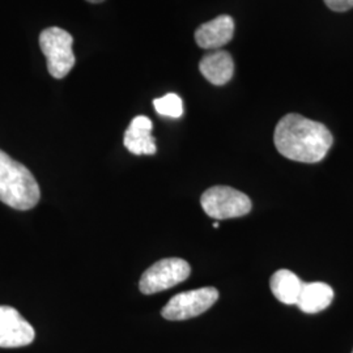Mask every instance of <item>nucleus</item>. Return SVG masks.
<instances>
[{
    "label": "nucleus",
    "mask_w": 353,
    "mask_h": 353,
    "mask_svg": "<svg viewBox=\"0 0 353 353\" xmlns=\"http://www.w3.org/2000/svg\"><path fill=\"white\" fill-rule=\"evenodd\" d=\"M199 70L211 84L225 85L234 74V62L228 51L214 50L203 57Z\"/></svg>",
    "instance_id": "nucleus-10"
},
{
    "label": "nucleus",
    "mask_w": 353,
    "mask_h": 353,
    "mask_svg": "<svg viewBox=\"0 0 353 353\" xmlns=\"http://www.w3.org/2000/svg\"><path fill=\"white\" fill-rule=\"evenodd\" d=\"M334 12H347L353 8V0H323Z\"/></svg>",
    "instance_id": "nucleus-14"
},
{
    "label": "nucleus",
    "mask_w": 353,
    "mask_h": 353,
    "mask_svg": "<svg viewBox=\"0 0 353 353\" xmlns=\"http://www.w3.org/2000/svg\"><path fill=\"white\" fill-rule=\"evenodd\" d=\"M303 287L301 279L290 270H279L270 280V288L272 294L280 303L285 305L297 303Z\"/></svg>",
    "instance_id": "nucleus-12"
},
{
    "label": "nucleus",
    "mask_w": 353,
    "mask_h": 353,
    "mask_svg": "<svg viewBox=\"0 0 353 353\" xmlns=\"http://www.w3.org/2000/svg\"><path fill=\"white\" fill-rule=\"evenodd\" d=\"M274 143L280 154L297 163L316 164L327 154L334 138L323 123L300 114H287L279 121Z\"/></svg>",
    "instance_id": "nucleus-1"
},
{
    "label": "nucleus",
    "mask_w": 353,
    "mask_h": 353,
    "mask_svg": "<svg viewBox=\"0 0 353 353\" xmlns=\"http://www.w3.org/2000/svg\"><path fill=\"white\" fill-rule=\"evenodd\" d=\"M72 45L74 38L62 28H48L39 34V46L52 77L63 79L74 68L76 59Z\"/></svg>",
    "instance_id": "nucleus-3"
},
{
    "label": "nucleus",
    "mask_w": 353,
    "mask_h": 353,
    "mask_svg": "<svg viewBox=\"0 0 353 353\" xmlns=\"http://www.w3.org/2000/svg\"><path fill=\"white\" fill-rule=\"evenodd\" d=\"M204 212L214 220H227L249 214L250 198L239 190L228 186H214L205 190L201 198Z\"/></svg>",
    "instance_id": "nucleus-4"
},
{
    "label": "nucleus",
    "mask_w": 353,
    "mask_h": 353,
    "mask_svg": "<svg viewBox=\"0 0 353 353\" xmlns=\"http://www.w3.org/2000/svg\"><path fill=\"white\" fill-rule=\"evenodd\" d=\"M352 353H353V351H352Z\"/></svg>",
    "instance_id": "nucleus-17"
},
{
    "label": "nucleus",
    "mask_w": 353,
    "mask_h": 353,
    "mask_svg": "<svg viewBox=\"0 0 353 353\" xmlns=\"http://www.w3.org/2000/svg\"><path fill=\"white\" fill-rule=\"evenodd\" d=\"M233 36L234 20L228 14H221L199 26L195 32V41L204 50H220L232 41Z\"/></svg>",
    "instance_id": "nucleus-8"
},
{
    "label": "nucleus",
    "mask_w": 353,
    "mask_h": 353,
    "mask_svg": "<svg viewBox=\"0 0 353 353\" xmlns=\"http://www.w3.org/2000/svg\"><path fill=\"white\" fill-rule=\"evenodd\" d=\"M152 121L148 117H135L125 132L123 143L132 154H154L157 151L156 140L152 137Z\"/></svg>",
    "instance_id": "nucleus-9"
},
{
    "label": "nucleus",
    "mask_w": 353,
    "mask_h": 353,
    "mask_svg": "<svg viewBox=\"0 0 353 353\" xmlns=\"http://www.w3.org/2000/svg\"><path fill=\"white\" fill-rule=\"evenodd\" d=\"M219 300V290L214 287L182 292L169 300L161 310L168 321H186L201 316Z\"/></svg>",
    "instance_id": "nucleus-6"
},
{
    "label": "nucleus",
    "mask_w": 353,
    "mask_h": 353,
    "mask_svg": "<svg viewBox=\"0 0 353 353\" xmlns=\"http://www.w3.org/2000/svg\"><path fill=\"white\" fill-rule=\"evenodd\" d=\"M36 338L33 326L14 307L0 305V348H20Z\"/></svg>",
    "instance_id": "nucleus-7"
},
{
    "label": "nucleus",
    "mask_w": 353,
    "mask_h": 353,
    "mask_svg": "<svg viewBox=\"0 0 353 353\" xmlns=\"http://www.w3.org/2000/svg\"><path fill=\"white\" fill-rule=\"evenodd\" d=\"M334 300V290L326 283H303L297 306L306 314H316L327 309Z\"/></svg>",
    "instance_id": "nucleus-11"
},
{
    "label": "nucleus",
    "mask_w": 353,
    "mask_h": 353,
    "mask_svg": "<svg viewBox=\"0 0 353 353\" xmlns=\"http://www.w3.org/2000/svg\"><path fill=\"white\" fill-rule=\"evenodd\" d=\"M191 274L189 263L179 258H166L156 262L144 271L139 281L143 294H154L176 287Z\"/></svg>",
    "instance_id": "nucleus-5"
},
{
    "label": "nucleus",
    "mask_w": 353,
    "mask_h": 353,
    "mask_svg": "<svg viewBox=\"0 0 353 353\" xmlns=\"http://www.w3.org/2000/svg\"><path fill=\"white\" fill-rule=\"evenodd\" d=\"M153 106L157 113L164 117L179 118L183 114V103L176 93H168L161 99H156L153 101Z\"/></svg>",
    "instance_id": "nucleus-13"
},
{
    "label": "nucleus",
    "mask_w": 353,
    "mask_h": 353,
    "mask_svg": "<svg viewBox=\"0 0 353 353\" xmlns=\"http://www.w3.org/2000/svg\"><path fill=\"white\" fill-rule=\"evenodd\" d=\"M219 225H220V224H219V223H214V228H219Z\"/></svg>",
    "instance_id": "nucleus-16"
},
{
    "label": "nucleus",
    "mask_w": 353,
    "mask_h": 353,
    "mask_svg": "<svg viewBox=\"0 0 353 353\" xmlns=\"http://www.w3.org/2000/svg\"><path fill=\"white\" fill-rule=\"evenodd\" d=\"M39 199L41 190L32 172L0 150V202L17 211H28Z\"/></svg>",
    "instance_id": "nucleus-2"
},
{
    "label": "nucleus",
    "mask_w": 353,
    "mask_h": 353,
    "mask_svg": "<svg viewBox=\"0 0 353 353\" xmlns=\"http://www.w3.org/2000/svg\"><path fill=\"white\" fill-rule=\"evenodd\" d=\"M89 3H93V4H99V3H102V1H105V0H87Z\"/></svg>",
    "instance_id": "nucleus-15"
}]
</instances>
